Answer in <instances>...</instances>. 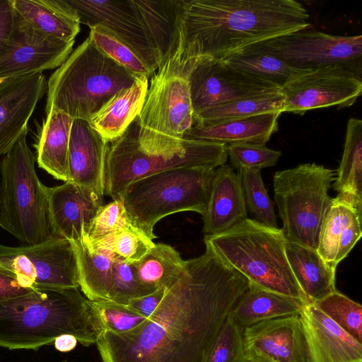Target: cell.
Instances as JSON below:
<instances>
[{
	"label": "cell",
	"mask_w": 362,
	"mask_h": 362,
	"mask_svg": "<svg viewBox=\"0 0 362 362\" xmlns=\"http://www.w3.org/2000/svg\"><path fill=\"white\" fill-rule=\"evenodd\" d=\"M249 281L206 247L186 260L182 276L153 314L132 330L103 331V362H204Z\"/></svg>",
	"instance_id": "6da1fadb"
},
{
	"label": "cell",
	"mask_w": 362,
	"mask_h": 362,
	"mask_svg": "<svg viewBox=\"0 0 362 362\" xmlns=\"http://www.w3.org/2000/svg\"><path fill=\"white\" fill-rule=\"evenodd\" d=\"M294 0H182L175 49L168 59L187 73L197 60H217L247 47L308 28Z\"/></svg>",
	"instance_id": "7a4b0ae2"
},
{
	"label": "cell",
	"mask_w": 362,
	"mask_h": 362,
	"mask_svg": "<svg viewBox=\"0 0 362 362\" xmlns=\"http://www.w3.org/2000/svg\"><path fill=\"white\" fill-rule=\"evenodd\" d=\"M103 330L78 288L33 289L0 300V346L10 350H37L64 334L88 346L96 344Z\"/></svg>",
	"instance_id": "3957f363"
},
{
	"label": "cell",
	"mask_w": 362,
	"mask_h": 362,
	"mask_svg": "<svg viewBox=\"0 0 362 362\" xmlns=\"http://www.w3.org/2000/svg\"><path fill=\"white\" fill-rule=\"evenodd\" d=\"M206 247L250 284L310 303L289 264L281 229L247 218L230 229L204 237Z\"/></svg>",
	"instance_id": "277c9868"
},
{
	"label": "cell",
	"mask_w": 362,
	"mask_h": 362,
	"mask_svg": "<svg viewBox=\"0 0 362 362\" xmlns=\"http://www.w3.org/2000/svg\"><path fill=\"white\" fill-rule=\"evenodd\" d=\"M136 77L103 53L88 37L47 81L46 115L59 111L73 119L89 121Z\"/></svg>",
	"instance_id": "5b68a950"
},
{
	"label": "cell",
	"mask_w": 362,
	"mask_h": 362,
	"mask_svg": "<svg viewBox=\"0 0 362 362\" xmlns=\"http://www.w3.org/2000/svg\"><path fill=\"white\" fill-rule=\"evenodd\" d=\"M227 159L226 145L220 143L185 139L175 143L140 142L132 123L108 147L105 194L114 200L145 176L180 167L216 169Z\"/></svg>",
	"instance_id": "8992f818"
},
{
	"label": "cell",
	"mask_w": 362,
	"mask_h": 362,
	"mask_svg": "<svg viewBox=\"0 0 362 362\" xmlns=\"http://www.w3.org/2000/svg\"><path fill=\"white\" fill-rule=\"evenodd\" d=\"M25 132L0 161V227L23 245L46 241L53 235L47 187L35 170L36 158Z\"/></svg>",
	"instance_id": "52a82bcc"
},
{
	"label": "cell",
	"mask_w": 362,
	"mask_h": 362,
	"mask_svg": "<svg viewBox=\"0 0 362 362\" xmlns=\"http://www.w3.org/2000/svg\"><path fill=\"white\" fill-rule=\"evenodd\" d=\"M216 169L180 167L132 182L121 196L135 227L151 240L155 225L164 217L186 211H206Z\"/></svg>",
	"instance_id": "ba28073f"
},
{
	"label": "cell",
	"mask_w": 362,
	"mask_h": 362,
	"mask_svg": "<svg viewBox=\"0 0 362 362\" xmlns=\"http://www.w3.org/2000/svg\"><path fill=\"white\" fill-rule=\"evenodd\" d=\"M336 172L315 163L276 171L274 197L287 241L317 250L322 223L332 204Z\"/></svg>",
	"instance_id": "9c48e42d"
},
{
	"label": "cell",
	"mask_w": 362,
	"mask_h": 362,
	"mask_svg": "<svg viewBox=\"0 0 362 362\" xmlns=\"http://www.w3.org/2000/svg\"><path fill=\"white\" fill-rule=\"evenodd\" d=\"M141 142L183 139L194 124L187 74L167 60L151 76L142 109L132 122Z\"/></svg>",
	"instance_id": "30bf717a"
},
{
	"label": "cell",
	"mask_w": 362,
	"mask_h": 362,
	"mask_svg": "<svg viewBox=\"0 0 362 362\" xmlns=\"http://www.w3.org/2000/svg\"><path fill=\"white\" fill-rule=\"evenodd\" d=\"M0 267L13 274L27 288H79L73 245L62 238L15 247L0 243Z\"/></svg>",
	"instance_id": "8fae6325"
},
{
	"label": "cell",
	"mask_w": 362,
	"mask_h": 362,
	"mask_svg": "<svg viewBox=\"0 0 362 362\" xmlns=\"http://www.w3.org/2000/svg\"><path fill=\"white\" fill-rule=\"evenodd\" d=\"M247 47L272 54L298 69L338 65L362 75L361 35H333L306 28Z\"/></svg>",
	"instance_id": "7c38bea8"
},
{
	"label": "cell",
	"mask_w": 362,
	"mask_h": 362,
	"mask_svg": "<svg viewBox=\"0 0 362 362\" xmlns=\"http://www.w3.org/2000/svg\"><path fill=\"white\" fill-rule=\"evenodd\" d=\"M281 92L284 112L303 115L332 106L348 107L361 95L362 76L344 66L330 65L293 78Z\"/></svg>",
	"instance_id": "4fadbf2b"
},
{
	"label": "cell",
	"mask_w": 362,
	"mask_h": 362,
	"mask_svg": "<svg viewBox=\"0 0 362 362\" xmlns=\"http://www.w3.org/2000/svg\"><path fill=\"white\" fill-rule=\"evenodd\" d=\"M74 42L36 30L14 10L11 33L0 52V79L42 74L58 68L71 53Z\"/></svg>",
	"instance_id": "5bb4252c"
},
{
	"label": "cell",
	"mask_w": 362,
	"mask_h": 362,
	"mask_svg": "<svg viewBox=\"0 0 362 362\" xmlns=\"http://www.w3.org/2000/svg\"><path fill=\"white\" fill-rule=\"evenodd\" d=\"M194 115L239 99L281 90L275 85L235 69L221 60L196 61L187 73Z\"/></svg>",
	"instance_id": "9a60e30c"
},
{
	"label": "cell",
	"mask_w": 362,
	"mask_h": 362,
	"mask_svg": "<svg viewBox=\"0 0 362 362\" xmlns=\"http://www.w3.org/2000/svg\"><path fill=\"white\" fill-rule=\"evenodd\" d=\"M81 23L100 25L129 47L153 74L158 64L149 38L132 0H66Z\"/></svg>",
	"instance_id": "2e32d148"
},
{
	"label": "cell",
	"mask_w": 362,
	"mask_h": 362,
	"mask_svg": "<svg viewBox=\"0 0 362 362\" xmlns=\"http://www.w3.org/2000/svg\"><path fill=\"white\" fill-rule=\"evenodd\" d=\"M243 337L248 362H313L300 315L257 323Z\"/></svg>",
	"instance_id": "e0dca14e"
},
{
	"label": "cell",
	"mask_w": 362,
	"mask_h": 362,
	"mask_svg": "<svg viewBox=\"0 0 362 362\" xmlns=\"http://www.w3.org/2000/svg\"><path fill=\"white\" fill-rule=\"evenodd\" d=\"M47 194L53 235L74 243L88 240L103 196L71 182L48 187Z\"/></svg>",
	"instance_id": "ac0fdd59"
},
{
	"label": "cell",
	"mask_w": 362,
	"mask_h": 362,
	"mask_svg": "<svg viewBox=\"0 0 362 362\" xmlns=\"http://www.w3.org/2000/svg\"><path fill=\"white\" fill-rule=\"evenodd\" d=\"M46 92L47 80L42 74L0 82V157L28 131L30 118Z\"/></svg>",
	"instance_id": "d6986e66"
},
{
	"label": "cell",
	"mask_w": 362,
	"mask_h": 362,
	"mask_svg": "<svg viewBox=\"0 0 362 362\" xmlns=\"http://www.w3.org/2000/svg\"><path fill=\"white\" fill-rule=\"evenodd\" d=\"M108 147L89 121L74 119L69 145V182L103 196Z\"/></svg>",
	"instance_id": "ffe728a7"
},
{
	"label": "cell",
	"mask_w": 362,
	"mask_h": 362,
	"mask_svg": "<svg viewBox=\"0 0 362 362\" xmlns=\"http://www.w3.org/2000/svg\"><path fill=\"white\" fill-rule=\"evenodd\" d=\"M300 317L313 362H362V343L315 303L304 304Z\"/></svg>",
	"instance_id": "44dd1931"
},
{
	"label": "cell",
	"mask_w": 362,
	"mask_h": 362,
	"mask_svg": "<svg viewBox=\"0 0 362 362\" xmlns=\"http://www.w3.org/2000/svg\"><path fill=\"white\" fill-rule=\"evenodd\" d=\"M247 218L240 173L230 165L215 170L203 218L205 236L223 233Z\"/></svg>",
	"instance_id": "7402d4cb"
},
{
	"label": "cell",
	"mask_w": 362,
	"mask_h": 362,
	"mask_svg": "<svg viewBox=\"0 0 362 362\" xmlns=\"http://www.w3.org/2000/svg\"><path fill=\"white\" fill-rule=\"evenodd\" d=\"M281 114L269 112L209 126L194 124L184 135L185 139L228 144L266 145L278 131Z\"/></svg>",
	"instance_id": "603a6c76"
},
{
	"label": "cell",
	"mask_w": 362,
	"mask_h": 362,
	"mask_svg": "<svg viewBox=\"0 0 362 362\" xmlns=\"http://www.w3.org/2000/svg\"><path fill=\"white\" fill-rule=\"evenodd\" d=\"M148 79L136 77L130 87L115 94L90 118L92 127L107 143L119 138L139 115Z\"/></svg>",
	"instance_id": "cb8c5ba5"
},
{
	"label": "cell",
	"mask_w": 362,
	"mask_h": 362,
	"mask_svg": "<svg viewBox=\"0 0 362 362\" xmlns=\"http://www.w3.org/2000/svg\"><path fill=\"white\" fill-rule=\"evenodd\" d=\"M132 1L149 38L159 67L171 57L175 49L182 0Z\"/></svg>",
	"instance_id": "d4e9b609"
},
{
	"label": "cell",
	"mask_w": 362,
	"mask_h": 362,
	"mask_svg": "<svg viewBox=\"0 0 362 362\" xmlns=\"http://www.w3.org/2000/svg\"><path fill=\"white\" fill-rule=\"evenodd\" d=\"M15 11L36 30L65 41L80 32V18L66 0H10Z\"/></svg>",
	"instance_id": "484cf974"
},
{
	"label": "cell",
	"mask_w": 362,
	"mask_h": 362,
	"mask_svg": "<svg viewBox=\"0 0 362 362\" xmlns=\"http://www.w3.org/2000/svg\"><path fill=\"white\" fill-rule=\"evenodd\" d=\"M46 115L35 146L36 162L55 179L69 182V145L74 119L59 111Z\"/></svg>",
	"instance_id": "4316f807"
},
{
	"label": "cell",
	"mask_w": 362,
	"mask_h": 362,
	"mask_svg": "<svg viewBox=\"0 0 362 362\" xmlns=\"http://www.w3.org/2000/svg\"><path fill=\"white\" fill-rule=\"evenodd\" d=\"M300 300L250 283L230 316L243 329L273 319L300 315Z\"/></svg>",
	"instance_id": "83f0119b"
},
{
	"label": "cell",
	"mask_w": 362,
	"mask_h": 362,
	"mask_svg": "<svg viewBox=\"0 0 362 362\" xmlns=\"http://www.w3.org/2000/svg\"><path fill=\"white\" fill-rule=\"evenodd\" d=\"M286 252L292 272L310 303L336 291V267L324 261L316 250L287 241Z\"/></svg>",
	"instance_id": "f1b7e54d"
},
{
	"label": "cell",
	"mask_w": 362,
	"mask_h": 362,
	"mask_svg": "<svg viewBox=\"0 0 362 362\" xmlns=\"http://www.w3.org/2000/svg\"><path fill=\"white\" fill-rule=\"evenodd\" d=\"M71 244L76 257L78 286L84 296L90 301H108L114 254L93 246L89 239Z\"/></svg>",
	"instance_id": "f546056e"
},
{
	"label": "cell",
	"mask_w": 362,
	"mask_h": 362,
	"mask_svg": "<svg viewBox=\"0 0 362 362\" xmlns=\"http://www.w3.org/2000/svg\"><path fill=\"white\" fill-rule=\"evenodd\" d=\"M336 199L362 210V120L350 118L341 163L333 184Z\"/></svg>",
	"instance_id": "4dcf8cb0"
},
{
	"label": "cell",
	"mask_w": 362,
	"mask_h": 362,
	"mask_svg": "<svg viewBox=\"0 0 362 362\" xmlns=\"http://www.w3.org/2000/svg\"><path fill=\"white\" fill-rule=\"evenodd\" d=\"M132 264L141 283L154 289H166L182 276L186 261L170 245L156 243L139 261Z\"/></svg>",
	"instance_id": "1f68e13d"
},
{
	"label": "cell",
	"mask_w": 362,
	"mask_h": 362,
	"mask_svg": "<svg viewBox=\"0 0 362 362\" xmlns=\"http://www.w3.org/2000/svg\"><path fill=\"white\" fill-rule=\"evenodd\" d=\"M284 97L275 91L239 99L202 110L194 115V124L214 125L269 112H284Z\"/></svg>",
	"instance_id": "d6a6232c"
},
{
	"label": "cell",
	"mask_w": 362,
	"mask_h": 362,
	"mask_svg": "<svg viewBox=\"0 0 362 362\" xmlns=\"http://www.w3.org/2000/svg\"><path fill=\"white\" fill-rule=\"evenodd\" d=\"M221 61L249 75L271 83L279 88L308 70L298 69L272 54L244 48Z\"/></svg>",
	"instance_id": "836d02e7"
},
{
	"label": "cell",
	"mask_w": 362,
	"mask_h": 362,
	"mask_svg": "<svg viewBox=\"0 0 362 362\" xmlns=\"http://www.w3.org/2000/svg\"><path fill=\"white\" fill-rule=\"evenodd\" d=\"M357 216L361 218V213L349 204L333 198L330 209L321 226L316 250L327 263L337 267L334 262L340 235Z\"/></svg>",
	"instance_id": "e575fe53"
},
{
	"label": "cell",
	"mask_w": 362,
	"mask_h": 362,
	"mask_svg": "<svg viewBox=\"0 0 362 362\" xmlns=\"http://www.w3.org/2000/svg\"><path fill=\"white\" fill-rule=\"evenodd\" d=\"M241 182L247 210L252 219L267 226L278 228L274 205L264 187L261 170L240 169Z\"/></svg>",
	"instance_id": "d590c367"
},
{
	"label": "cell",
	"mask_w": 362,
	"mask_h": 362,
	"mask_svg": "<svg viewBox=\"0 0 362 362\" xmlns=\"http://www.w3.org/2000/svg\"><path fill=\"white\" fill-rule=\"evenodd\" d=\"M89 28L88 37L95 47L108 57L135 76H146L149 78L153 75L139 56L106 28L100 25Z\"/></svg>",
	"instance_id": "8d00e7d4"
},
{
	"label": "cell",
	"mask_w": 362,
	"mask_h": 362,
	"mask_svg": "<svg viewBox=\"0 0 362 362\" xmlns=\"http://www.w3.org/2000/svg\"><path fill=\"white\" fill-rule=\"evenodd\" d=\"M153 240L130 223L92 244L108 250L129 264L139 261L154 245Z\"/></svg>",
	"instance_id": "74e56055"
},
{
	"label": "cell",
	"mask_w": 362,
	"mask_h": 362,
	"mask_svg": "<svg viewBox=\"0 0 362 362\" xmlns=\"http://www.w3.org/2000/svg\"><path fill=\"white\" fill-rule=\"evenodd\" d=\"M315 305L336 324L362 343V306L337 290Z\"/></svg>",
	"instance_id": "f35d334b"
},
{
	"label": "cell",
	"mask_w": 362,
	"mask_h": 362,
	"mask_svg": "<svg viewBox=\"0 0 362 362\" xmlns=\"http://www.w3.org/2000/svg\"><path fill=\"white\" fill-rule=\"evenodd\" d=\"M156 290L139 281L132 264L114 255L112 284L108 301L128 305L131 300L147 296Z\"/></svg>",
	"instance_id": "ab89813d"
},
{
	"label": "cell",
	"mask_w": 362,
	"mask_h": 362,
	"mask_svg": "<svg viewBox=\"0 0 362 362\" xmlns=\"http://www.w3.org/2000/svg\"><path fill=\"white\" fill-rule=\"evenodd\" d=\"M243 330L229 315L204 362H248Z\"/></svg>",
	"instance_id": "60d3db41"
},
{
	"label": "cell",
	"mask_w": 362,
	"mask_h": 362,
	"mask_svg": "<svg viewBox=\"0 0 362 362\" xmlns=\"http://www.w3.org/2000/svg\"><path fill=\"white\" fill-rule=\"evenodd\" d=\"M226 152L230 166L240 169L262 170L275 165L281 152L270 149L266 145L228 144Z\"/></svg>",
	"instance_id": "b9f144b4"
},
{
	"label": "cell",
	"mask_w": 362,
	"mask_h": 362,
	"mask_svg": "<svg viewBox=\"0 0 362 362\" xmlns=\"http://www.w3.org/2000/svg\"><path fill=\"white\" fill-rule=\"evenodd\" d=\"M90 303L102 322L103 331L116 333L129 332L147 320L127 305L110 301Z\"/></svg>",
	"instance_id": "7bdbcfd3"
},
{
	"label": "cell",
	"mask_w": 362,
	"mask_h": 362,
	"mask_svg": "<svg viewBox=\"0 0 362 362\" xmlns=\"http://www.w3.org/2000/svg\"><path fill=\"white\" fill-rule=\"evenodd\" d=\"M130 223L122 199H114L98 210L90 232V242L95 243Z\"/></svg>",
	"instance_id": "ee69618b"
},
{
	"label": "cell",
	"mask_w": 362,
	"mask_h": 362,
	"mask_svg": "<svg viewBox=\"0 0 362 362\" xmlns=\"http://www.w3.org/2000/svg\"><path fill=\"white\" fill-rule=\"evenodd\" d=\"M361 218L356 217L342 231L338 243L335 264L344 259L361 237Z\"/></svg>",
	"instance_id": "f6af8a7d"
},
{
	"label": "cell",
	"mask_w": 362,
	"mask_h": 362,
	"mask_svg": "<svg viewBox=\"0 0 362 362\" xmlns=\"http://www.w3.org/2000/svg\"><path fill=\"white\" fill-rule=\"evenodd\" d=\"M33 290L23 287L13 274L0 267V300L23 296Z\"/></svg>",
	"instance_id": "bcb514c9"
},
{
	"label": "cell",
	"mask_w": 362,
	"mask_h": 362,
	"mask_svg": "<svg viewBox=\"0 0 362 362\" xmlns=\"http://www.w3.org/2000/svg\"><path fill=\"white\" fill-rule=\"evenodd\" d=\"M165 291L164 288H158L151 294L131 300L127 305L148 319L161 302Z\"/></svg>",
	"instance_id": "7dc6e473"
},
{
	"label": "cell",
	"mask_w": 362,
	"mask_h": 362,
	"mask_svg": "<svg viewBox=\"0 0 362 362\" xmlns=\"http://www.w3.org/2000/svg\"><path fill=\"white\" fill-rule=\"evenodd\" d=\"M14 22V9L10 0H0V52L7 42Z\"/></svg>",
	"instance_id": "c3c4849f"
},
{
	"label": "cell",
	"mask_w": 362,
	"mask_h": 362,
	"mask_svg": "<svg viewBox=\"0 0 362 362\" xmlns=\"http://www.w3.org/2000/svg\"><path fill=\"white\" fill-rule=\"evenodd\" d=\"M77 339L69 334H64L57 337L54 344L55 349L60 352H69L74 350L77 345Z\"/></svg>",
	"instance_id": "681fc988"
},
{
	"label": "cell",
	"mask_w": 362,
	"mask_h": 362,
	"mask_svg": "<svg viewBox=\"0 0 362 362\" xmlns=\"http://www.w3.org/2000/svg\"><path fill=\"white\" fill-rule=\"evenodd\" d=\"M62 362H68V361H62Z\"/></svg>",
	"instance_id": "f907efd6"
},
{
	"label": "cell",
	"mask_w": 362,
	"mask_h": 362,
	"mask_svg": "<svg viewBox=\"0 0 362 362\" xmlns=\"http://www.w3.org/2000/svg\"><path fill=\"white\" fill-rule=\"evenodd\" d=\"M1 81H3V80L0 79V82H1Z\"/></svg>",
	"instance_id": "816d5d0a"
}]
</instances>
